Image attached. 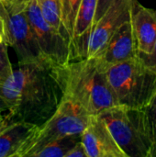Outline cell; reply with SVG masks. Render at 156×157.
Segmentation results:
<instances>
[{
	"label": "cell",
	"mask_w": 156,
	"mask_h": 157,
	"mask_svg": "<svg viewBox=\"0 0 156 157\" xmlns=\"http://www.w3.org/2000/svg\"><path fill=\"white\" fill-rule=\"evenodd\" d=\"M48 63L18 64L0 85V98L12 121L40 125L57 109L63 94Z\"/></svg>",
	"instance_id": "obj_1"
},
{
	"label": "cell",
	"mask_w": 156,
	"mask_h": 157,
	"mask_svg": "<svg viewBox=\"0 0 156 157\" xmlns=\"http://www.w3.org/2000/svg\"><path fill=\"white\" fill-rule=\"evenodd\" d=\"M52 71L63 98L74 102L88 115H98L118 105L106 72L94 57L72 60L64 65L53 66Z\"/></svg>",
	"instance_id": "obj_2"
},
{
	"label": "cell",
	"mask_w": 156,
	"mask_h": 157,
	"mask_svg": "<svg viewBox=\"0 0 156 157\" xmlns=\"http://www.w3.org/2000/svg\"><path fill=\"white\" fill-rule=\"evenodd\" d=\"M105 72L118 105L143 109L155 93L156 73L137 56L114 64Z\"/></svg>",
	"instance_id": "obj_3"
},
{
	"label": "cell",
	"mask_w": 156,
	"mask_h": 157,
	"mask_svg": "<svg viewBox=\"0 0 156 157\" xmlns=\"http://www.w3.org/2000/svg\"><path fill=\"white\" fill-rule=\"evenodd\" d=\"M98 116L126 157H153V143L142 109L117 105Z\"/></svg>",
	"instance_id": "obj_4"
},
{
	"label": "cell",
	"mask_w": 156,
	"mask_h": 157,
	"mask_svg": "<svg viewBox=\"0 0 156 157\" xmlns=\"http://www.w3.org/2000/svg\"><path fill=\"white\" fill-rule=\"evenodd\" d=\"M89 116L74 102L62 98L55 111L31 132L23 142L15 157H32L44 145L57 139L80 135L85 130Z\"/></svg>",
	"instance_id": "obj_5"
},
{
	"label": "cell",
	"mask_w": 156,
	"mask_h": 157,
	"mask_svg": "<svg viewBox=\"0 0 156 157\" xmlns=\"http://www.w3.org/2000/svg\"><path fill=\"white\" fill-rule=\"evenodd\" d=\"M24 10L41 51L52 66L64 65L74 60L70 44L43 17L39 0H28Z\"/></svg>",
	"instance_id": "obj_6"
},
{
	"label": "cell",
	"mask_w": 156,
	"mask_h": 157,
	"mask_svg": "<svg viewBox=\"0 0 156 157\" xmlns=\"http://www.w3.org/2000/svg\"><path fill=\"white\" fill-rule=\"evenodd\" d=\"M9 29L11 38L10 46L13 47L17 55L18 64H51L40 47L25 10L16 11L9 14Z\"/></svg>",
	"instance_id": "obj_7"
},
{
	"label": "cell",
	"mask_w": 156,
	"mask_h": 157,
	"mask_svg": "<svg viewBox=\"0 0 156 157\" xmlns=\"http://www.w3.org/2000/svg\"><path fill=\"white\" fill-rule=\"evenodd\" d=\"M133 0H114L103 16L93 25L86 47V57H94L115 31L131 20Z\"/></svg>",
	"instance_id": "obj_8"
},
{
	"label": "cell",
	"mask_w": 156,
	"mask_h": 157,
	"mask_svg": "<svg viewBox=\"0 0 156 157\" xmlns=\"http://www.w3.org/2000/svg\"><path fill=\"white\" fill-rule=\"evenodd\" d=\"M86 157H126L117 144L104 121L98 115H90L80 134Z\"/></svg>",
	"instance_id": "obj_9"
},
{
	"label": "cell",
	"mask_w": 156,
	"mask_h": 157,
	"mask_svg": "<svg viewBox=\"0 0 156 157\" xmlns=\"http://www.w3.org/2000/svg\"><path fill=\"white\" fill-rule=\"evenodd\" d=\"M137 56L136 42L131 20L121 25L105 46L94 56L98 65L106 71L108 67Z\"/></svg>",
	"instance_id": "obj_10"
},
{
	"label": "cell",
	"mask_w": 156,
	"mask_h": 157,
	"mask_svg": "<svg viewBox=\"0 0 156 157\" xmlns=\"http://www.w3.org/2000/svg\"><path fill=\"white\" fill-rule=\"evenodd\" d=\"M131 24L137 52L150 53L156 40V10L143 6L138 0H133Z\"/></svg>",
	"instance_id": "obj_11"
},
{
	"label": "cell",
	"mask_w": 156,
	"mask_h": 157,
	"mask_svg": "<svg viewBox=\"0 0 156 157\" xmlns=\"http://www.w3.org/2000/svg\"><path fill=\"white\" fill-rule=\"evenodd\" d=\"M97 5V0H82L78 7L73 34V46L75 59L86 57L87 41L93 27Z\"/></svg>",
	"instance_id": "obj_12"
},
{
	"label": "cell",
	"mask_w": 156,
	"mask_h": 157,
	"mask_svg": "<svg viewBox=\"0 0 156 157\" xmlns=\"http://www.w3.org/2000/svg\"><path fill=\"white\" fill-rule=\"evenodd\" d=\"M37 127L26 121H12L0 134V157H15L16 153Z\"/></svg>",
	"instance_id": "obj_13"
},
{
	"label": "cell",
	"mask_w": 156,
	"mask_h": 157,
	"mask_svg": "<svg viewBox=\"0 0 156 157\" xmlns=\"http://www.w3.org/2000/svg\"><path fill=\"white\" fill-rule=\"evenodd\" d=\"M62 2L63 0H39L40 11L45 20L63 37L73 50L71 39L62 19Z\"/></svg>",
	"instance_id": "obj_14"
},
{
	"label": "cell",
	"mask_w": 156,
	"mask_h": 157,
	"mask_svg": "<svg viewBox=\"0 0 156 157\" xmlns=\"http://www.w3.org/2000/svg\"><path fill=\"white\" fill-rule=\"evenodd\" d=\"M80 141V135H71L57 139L41 147L32 157H66L69 151Z\"/></svg>",
	"instance_id": "obj_15"
},
{
	"label": "cell",
	"mask_w": 156,
	"mask_h": 157,
	"mask_svg": "<svg viewBox=\"0 0 156 157\" xmlns=\"http://www.w3.org/2000/svg\"><path fill=\"white\" fill-rule=\"evenodd\" d=\"M81 1L82 0H63L62 2V19L71 39L72 46H73V34H74V25L75 16ZM73 50H74V46H73Z\"/></svg>",
	"instance_id": "obj_16"
},
{
	"label": "cell",
	"mask_w": 156,
	"mask_h": 157,
	"mask_svg": "<svg viewBox=\"0 0 156 157\" xmlns=\"http://www.w3.org/2000/svg\"><path fill=\"white\" fill-rule=\"evenodd\" d=\"M142 109L143 110L149 135L153 143V157H154L156 151V91L148 104Z\"/></svg>",
	"instance_id": "obj_17"
},
{
	"label": "cell",
	"mask_w": 156,
	"mask_h": 157,
	"mask_svg": "<svg viewBox=\"0 0 156 157\" xmlns=\"http://www.w3.org/2000/svg\"><path fill=\"white\" fill-rule=\"evenodd\" d=\"M7 47L8 44L6 42L2 41L0 43V85H2L14 71L8 56Z\"/></svg>",
	"instance_id": "obj_18"
},
{
	"label": "cell",
	"mask_w": 156,
	"mask_h": 157,
	"mask_svg": "<svg viewBox=\"0 0 156 157\" xmlns=\"http://www.w3.org/2000/svg\"><path fill=\"white\" fill-rule=\"evenodd\" d=\"M0 33L4 37L5 42L10 46L11 38H10V29H9V14L4 6L3 3L0 0Z\"/></svg>",
	"instance_id": "obj_19"
},
{
	"label": "cell",
	"mask_w": 156,
	"mask_h": 157,
	"mask_svg": "<svg viewBox=\"0 0 156 157\" xmlns=\"http://www.w3.org/2000/svg\"><path fill=\"white\" fill-rule=\"evenodd\" d=\"M137 57L143 62V63L146 67H148L150 70L156 73V40L154 48L150 53L137 52Z\"/></svg>",
	"instance_id": "obj_20"
},
{
	"label": "cell",
	"mask_w": 156,
	"mask_h": 157,
	"mask_svg": "<svg viewBox=\"0 0 156 157\" xmlns=\"http://www.w3.org/2000/svg\"><path fill=\"white\" fill-rule=\"evenodd\" d=\"M114 0H97V9H96V15L94 18L93 25L103 16V14L107 11V9L109 7V6L113 3Z\"/></svg>",
	"instance_id": "obj_21"
},
{
	"label": "cell",
	"mask_w": 156,
	"mask_h": 157,
	"mask_svg": "<svg viewBox=\"0 0 156 157\" xmlns=\"http://www.w3.org/2000/svg\"><path fill=\"white\" fill-rule=\"evenodd\" d=\"M66 157H86V153L81 143V140L76 143L75 145L69 151Z\"/></svg>",
	"instance_id": "obj_22"
},
{
	"label": "cell",
	"mask_w": 156,
	"mask_h": 157,
	"mask_svg": "<svg viewBox=\"0 0 156 157\" xmlns=\"http://www.w3.org/2000/svg\"><path fill=\"white\" fill-rule=\"evenodd\" d=\"M10 122H12V121H11V119L9 118V116H8V115H6V118H5L4 122L0 125V134L4 132V130L8 126V124H9Z\"/></svg>",
	"instance_id": "obj_23"
},
{
	"label": "cell",
	"mask_w": 156,
	"mask_h": 157,
	"mask_svg": "<svg viewBox=\"0 0 156 157\" xmlns=\"http://www.w3.org/2000/svg\"><path fill=\"white\" fill-rule=\"evenodd\" d=\"M2 110H3V109H0V125L4 122L5 118H6V117H4V116L2 115Z\"/></svg>",
	"instance_id": "obj_24"
},
{
	"label": "cell",
	"mask_w": 156,
	"mask_h": 157,
	"mask_svg": "<svg viewBox=\"0 0 156 157\" xmlns=\"http://www.w3.org/2000/svg\"><path fill=\"white\" fill-rule=\"evenodd\" d=\"M0 109H6V106H5V103L3 101V99L0 98Z\"/></svg>",
	"instance_id": "obj_25"
},
{
	"label": "cell",
	"mask_w": 156,
	"mask_h": 157,
	"mask_svg": "<svg viewBox=\"0 0 156 157\" xmlns=\"http://www.w3.org/2000/svg\"><path fill=\"white\" fill-rule=\"evenodd\" d=\"M2 41H5V40H4V37H3V35L0 33V43H1Z\"/></svg>",
	"instance_id": "obj_26"
},
{
	"label": "cell",
	"mask_w": 156,
	"mask_h": 157,
	"mask_svg": "<svg viewBox=\"0 0 156 157\" xmlns=\"http://www.w3.org/2000/svg\"><path fill=\"white\" fill-rule=\"evenodd\" d=\"M154 157H156V151H155V155H154Z\"/></svg>",
	"instance_id": "obj_27"
}]
</instances>
